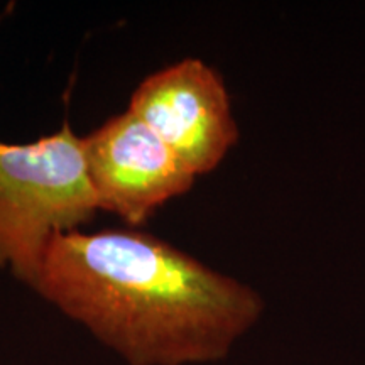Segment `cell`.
Masks as SVG:
<instances>
[{"instance_id": "3957f363", "label": "cell", "mask_w": 365, "mask_h": 365, "mask_svg": "<svg viewBox=\"0 0 365 365\" xmlns=\"http://www.w3.org/2000/svg\"><path fill=\"white\" fill-rule=\"evenodd\" d=\"M127 110L196 178L215 171L239 143L225 81L203 59L185 58L150 73L132 91Z\"/></svg>"}, {"instance_id": "277c9868", "label": "cell", "mask_w": 365, "mask_h": 365, "mask_svg": "<svg viewBox=\"0 0 365 365\" xmlns=\"http://www.w3.org/2000/svg\"><path fill=\"white\" fill-rule=\"evenodd\" d=\"M85 171L98 212L143 225L193 188L196 176L129 110L81 137Z\"/></svg>"}, {"instance_id": "7a4b0ae2", "label": "cell", "mask_w": 365, "mask_h": 365, "mask_svg": "<svg viewBox=\"0 0 365 365\" xmlns=\"http://www.w3.org/2000/svg\"><path fill=\"white\" fill-rule=\"evenodd\" d=\"M97 212L81 137L68 118L34 143L0 140V269L29 284L49 240Z\"/></svg>"}, {"instance_id": "6da1fadb", "label": "cell", "mask_w": 365, "mask_h": 365, "mask_svg": "<svg viewBox=\"0 0 365 365\" xmlns=\"http://www.w3.org/2000/svg\"><path fill=\"white\" fill-rule=\"evenodd\" d=\"M27 286L127 365L218 364L266 309L252 286L139 230L54 235Z\"/></svg>"}]
</instances>
